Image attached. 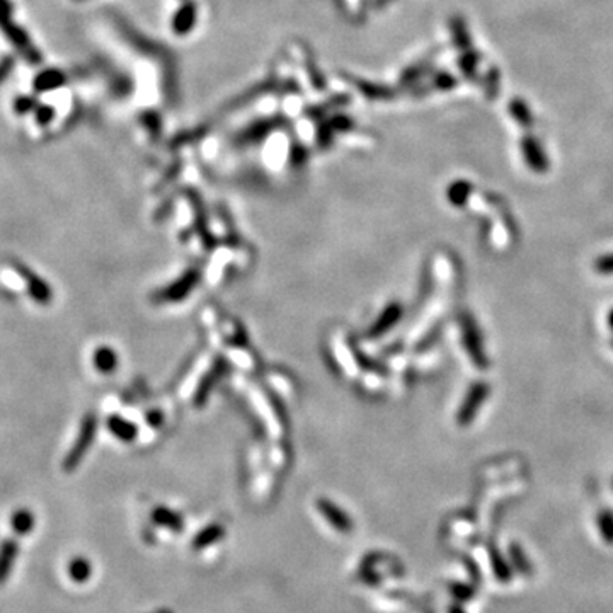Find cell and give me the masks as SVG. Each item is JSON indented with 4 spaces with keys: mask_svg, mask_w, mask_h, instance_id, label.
Listing matches in <instances>:
<instances>
[{
    "mask_svg": "<svg viewBox=\"0 0 613 613\" xmlns=\"http://www.w3.org/2000/svg\"><path fill=\"white\" fill-rule=\"evenodd\" d=\"M68 574L75 583H86L92 574V566L86 557H75L68 566Z\"/></svg>",
    "mask_w": 613,
    "mask_h": 613,
    "instance_id": "6",
    "label": "cell"
},
{
    "mask_svg": "<svg viewBox=\"0 0 613 613\" xmlns=\"http://www.w3.org/2000/svg\"><path fill=\"white\" fill-rule=\"evenodd\" d=\"M479 62H481V56H479V53H470V51L467 50V53L460 58V68H462V72L467 77H474L475 72H477Z\"/></svg>",
    "mask_w": 613,
    "mask_h": 613,
    "instance_id": "9",
    "label": "cell"
},
{
    "mask_svg": "<svg viewBox=\"0 0 613 613\" xmlns=\"http://www.w3.org/2000/svg\"><path fill=\"white\" fill-rule=\"evenodd\" d=\"M598 525H600V528H602V534L605 536V540L613 542V513L612 511H603V513L600 515Z\"/></svg>",
    "mask_w": 613,
    "mask_h": 613,
    "instance_id": "10",
    "label": "cell"
},
{
    "mask_svg": "<svg viewBox=\"0 0 613 613\" xmlns=\"http://www.w3.org/2000/svg\"><path fill=\"white\" fill-rule=\"evenodd\" d=\"M195 22H196V6L195 4L188 2L177 11L174 22H172V27H174L176 34L183 36V34H188L189 31L193 30Z\"/></svg>",
    "mask_w": 613,
    "mask_h": 613,
    "instance_id": "3",
    "label": "cell"
},
{
    "mask_svg": "<svg viewBox=\"0 0 613 613\" xmlns=\"http://www.w3.org/2000/svg\"><path fill=\"white\" fill-rule=\"evenodd\" d=\"M498 89H499V72L493 68V70L489 72V75H487L486 80V92H487V98L494 99L496 94H498Z\"/></svg>",
    "mask_w": 613,
    "mask_h": 613,
    "instance_id": "11",
    "label": "cell"
},
{
    "mask_svg": "<svg viewBox=\"0 0 613 613\" xmlns=\"http://www.w3.org/2000/svg\"><path fill=\"white\" fill-rule=\"evenodd\" d=\"M522 150L528 167L535 172H546L548 169V159L543 152L542 145L534 135H525L522 140Z\"/></svg>",
    "mask_w": 613,
    "mask_h": 613,
    "instance_id": "1",
    "label": "cell"
},
{
    "mask_svg": "<svg viewBox=\"0 0 613 613\" xmlns=\"http://www.w3.org/2000/svg\"><path fill=\"white\" fill-rule=\"evenodd\" d=\"M469 193H470V186L467 183H457L455 184L453 188H451V193H450V196H451V200H457V196H460L458 198V203H462V198H463V201H465V198L469 196Z\"/></svg>",
    "mask_w": 613,
    "mask_h": 613,
    "instance_id": "13",
    "label": "cell"
},
{
    "mask_svg": "<svg viewBox=\"0 0 613 613\" xmlns=\"http://www.w3.org/2000/svg\"><path fill=\"white\" fill-rule=\"evenodd\" d=\"M322 513H324L325 520H329L330 525L336 528V530H340V534H348L351 530V522L348 520V516L342 513V511L336 510L334 506H330V503L322 504Z\"/></svg>",
    "mask_w": 613,
    "mask_h": 613,
    "instance_id": "4",
    "label": "cell"
},
{
    "mask_svg": "<svg viewBox=\"0 0 613 613\" xmlns=\"http://www.w3.org/2000/svg\"><path fill=\"white\" fill-rule=\"evenodd\" d=\"M18 542L15 540H6L0 546V584L9 578L12 566H14L15 557H18Z\"/></svg>",
    "mask_w": 613,
    "mask_h": 613,
    "instance_id": "2",
    "label": "cell"
},
{
    "mask_svg": "<svg viewBox=\"0 0 613 613\" xmlns=\"http://www.w3.org/2000/svg\"><path fill=\"white\" fill-rule=\"evenodd\" d=\"M510 112H511V116L515 118L516 123H520V127H523V128L534 127V115H531L530 108L527 106V103L523 99L511 101Z\"/></svg>",
    "mask_w": 613,
    "mask_h": 613,
    "instance_id": "5",
    "label": "cell"
},
{
    "mask_svg": "<svg viewBox=\"0 0 613 613\" xmlns=\"http://www.w3.org/2000/svg\"><path fill=\"white\" fill-rule=\"evenodd\" d=\"M608 324H610V329L613 330V310L610 312V316H608Z\"/></svg>",
    "mask_w": 613,
    "mask_h": 613,
    "instance_id": "14",
    "label": "cell"
},
{
    "mask_svg": "<svg viewBox=\"0 0 613 613\" xmlns=\"http://www.w3.org/2000/svg\"><path fill=\"white\" fill-rule=\"evenodd\" d=\"M595 269L602 274H612L613 273V254H607V256L600 257L595 263Z\"/></svg>",
    "mask_w": 613,
    "mask_h": 613,
    "instance_id": "12",
    "label": "cell"
},
{
    "mask_svg": "<svg viewBox=\"0 0 613 613\" xmlns=\"http://www.w3.org/2000/svg\"><path fill=\"white\" fill-rule=\"evenodd\" d=\"M451 34H453L455 44L460 48V50H469L470 48V36L469 31H467L465 22L462 21V19L455 18L453 21H451Z\"/></svg>",
    "mask_w": 613,
    "mask_h": 613,
    "instance_id": "7",
    "label": "cell"
},
{
    "mask_svg": "<svg viewBox=\"0 0 613 613\" xmlns=\"http://www.w3.org/2000/svg\"><path fill=\"white\" fill-rule=\"evenodd\" d=\"M11 525L15 530V534L26 535V534H30L31 530H33L34 518H33V515L30 513V511H18V513L12 516Z\"/></svg>",
    "mask_w": 613,
    "mask_h": 613,
    "instance_id": "8",
    "label": "cell"
},
{
    "mask_svg": "<svg viewBox=\"0 0 613 613\" xmlns=\"http://www.w3.org/2000/svg\"><path fill=\"white\" fill-rule=\"evenodd\" d=\"M387 2H389V0H378V6H385Z\"/></svg>",
    "mask_w": 613,
    "mask_h": 613,
    "instance_id": "15",
    "label": "cell"
}]
</instances>
